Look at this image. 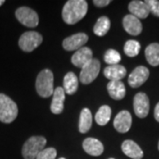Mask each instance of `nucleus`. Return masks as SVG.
<instances>
[{
  "mask_svg": "<svg viewBox=\"0 0 159 159\" xmlns=\"http://www.w3.org/2000/svg\"><path fill=\"white\" fill-rule=\"evenodd\" d=\"M88 3L85 0H69L63 7L62 17L68 25H74L85 17Z\"/></svg>",
  "mask_w": 159,
  "mask_h": 159,
  "instance_id": "1",
  "label": "nucleus"
},
{
  "mask_svg": "<svg viewBox=\"0 0 159 159\" xmlns=\"http://www.w3.org/2000/svg\"><path fill=\"white\" fill-rule=\"evenodd\" d=\"M35 89L41 97L47 98L53 95L54 76L50 69H44L40 72L35 81Z\"/></svg>",
  "mask_w": 159,
  "mask_h": 159,
  "instance_id": "2",
  "label": "nucleus"
},
{
  "mask_svg": "<svg viewBox=\"0 0 159 159\" xmlns=\"http://www.w3.org/2000/svg\"><path fill=\"white\" fill-rule=\"evenodd\" d=\"M18 112L16 102L5 94L0 93V121L10 124L17 118Z\"/></svg>",
  "mask_w": 159,
  "mask_h": 159,
  "instance_id": "3",
  "label": "nucleus"
},
{
  "mask_svg": "<svg viewBox=\"0 0 159 159\" xmlns=\"http://www.w3.org/2000/svg\"><path fill=\"white\" fill-rule=\"evenodd\" d=\"M47 140L43 136H32L24 143L22 157L24 159H35L38 154L45 148Z\"/></svg>",
  "mask_w": 159,
  "mask_h": 159,
  "instance_id": "4",
  "label": "nucleus"
},
{
  "mask_svg": "<svg viewBox=\"0 0 159 159\" xmlns=\"http://www.w3.org/2000/svg\"><path fill=\"white\" fill-rule=\"evenodd\" d=\"M43 43V36L35 31H28L21 34L19 40L20 48L25 52H31Z\"/></svg>",
  "mask_w": 159,
  "mask_h": 159,
  "instance_id": "5",
  "label": "nucleus"
},
{
  "mask_svg": "<svg viewBox=\"0 0 159 159\" xmlns=\"http://www.w3.org/2000/svg\"><path fill=\"white\" fill-rule=\"evenodd\" d=\"M15 16L23 26L35 28L39 24V17L35 11L27 6H21L15 11Z\"/></svg>",
  "mask_w": 159,
  "mask_h": 159,
  "instance_id": "6",
  "label": "nucleus"
},
{
  "mask_svg": "<svg viewBox=\"0 0 159 159\" xmlns=\"http://www.w3.org/2000/svg\"><path fill=\"white\" fill-rule=\"evenodd\" d=\"M100 67V61L97 58H93L90 62L81 68L80 74V80L81 81V83L87 85L93 82L99 74Z\"/></svg>",
  "mask_w": 159,
  "mask_h": 159,
  "instance_id": "7",
  "label": "nucleus"
},
{
  "mask_svg": "<svg viewBox=\"0 0 159 159\" xmlns=\"http://www.w3.org/2000/svg\"><path fill=\"white\" fill-rule=\"evenodd\" d=\"M134 111L138 118H146L149 111V99L145 93H137L134 98Z\"/></svg>",
  "mask_w": 159,
  "mask_h": 159,
  "instance_id": "8",
  "label": "nucleus"
},
{
  "mask_svg": "<svg viewBox=\"0 0 159 159\" xmlns=\"http://www.w3.org/2000/svg\"><path fill=\"white\" fill-rule=\"evenodd\" d=\"M88 40H89V36L85 33L74 34L64 39L63 48L66 51H78L83 47V45L88 42Z\"/></svg>",
  "mask_w": 159,
  "mask_h": 159,
  "instance_id": "9",
  "label": "nucleus"
},
{
  "mask_svg": "<svg viewBox=\"0 0 159 159\" xmlns=\"http://www.w3.org/2000/svg\"><path fill=\"white\" fill-rule=\"evenodd\" d=\"M149 77V70L147 67L140 66L134 68L128 77V84L132 88L142 86Z\"/></svg>",
  "mask_w": 159,
  "mask_h": 159,
  "instance_id": "10",
  "label": "nucleus"
},
{
  "mask_svg": "<svg viewBox=\"0 0 159 159\" xmlns=\"http://www.w3.org/2000/svg\"><path fill=\"white\" fill-rule=\"evenodd\" d=\"M114 128L119 133H127L132 125V116L127 111H121L117 114L113 121Z\"/></svg>",
  "mask_w": 159,
  "mask_h": 159,
  "instance_id": "11",
  "label": "nucleus"
},
{
  "mask_svg": "<svg viewBox=\"0 0 159 159\" xmlns=\"http://www.w3.org/2000/svg\"><path fill=\"white\" fill-rule=\"evenodd\" d=\"M93 59V52L88 47H82L76 51L72 57V63L76 67H84Z\"/></svg>",
  "mask_w": 159,
  "mask_h": 159,
  "instance_id": "12",
  "label": "nucleus"
},
{
  "mask_svg": "<svg viewBox=\"0 0 159 159\" xmlns=\"http://www.w3.org/2000/svg\"><path fill=\"white\" fill-rule=\"evenodd\" d=\"M123 27L125 31L131 35H139L142 31V22L138 18L132 14L125 15L123 19Z\"/></svg>",
  "mask_w": 159,
  "mask_h": 159,
  "instance_id": "13",
  "label": "nucleus"
},
{
  "mask_svg": "<svg viewBox=\"0 0 159 159\" xmlns=\"http://www.w3.org/2000/svg\"><path fill=\"white\" fill-rule=\"evenodd\" d=\"M82 147L86 153L93 157H98L102 155L104 150L102 142L96 138H92V137H89L84 140L82 143Z\"/></svg>",
  "mask_w": 159,
  "mask_h": 159,
  "instance_id": "14",
  "label": "nucleus"
},
{
  "mask_svg": "<svg viewBox=\"0 0 159 159\" xmlns=\"http://www.w3.org/2000/svg\"><path fill=\"white\" fill-rule=\"evenodd\" d=\"M128 10L132 15L138 18L139 20L147 18L150 13L148 6L145 3V1H140V0H134L130 2L128 5Z\"/></svg>",
  "mask_w": 159,
  "mask_h": 159,
  "instance_id": "15",
  "label": "nucleus"
},
{
  "mask_svg": "<svg viewBox=\"0 0 159 159\" xmlns=\"http://www.w3.org/2000/svg\"><path fill=\"white\" fill-rule=\"evenodd\" d=\"M53 98L51 104V111L52 113L60 114L64 110V102L66 98V93L63 88L57 87L54 89Z\"/></svg>",
  "mask_w": 159,
  "mask_h": 159,
  "instance_id": "16",
  "label": "nucleus"
},
{
  "mask_svg": "<svg viewBox=\"0 0 159 159\" xmlns=\"http://www.w3.org/2000/svg\"><path fill=\"white\" fill-rule=\"evenodd\" d=\"M122 151L128 157L132 159H142L143 157V151L140 146L132 140H125L121 145Z\"/></svg>",
  "mask_w": 159,
  "mask_h": 159,
  "instance_id": "17",
  "label": "nucleus"
},
{
  "mask_svg": "<svg viewBox=\"0 0 159 159\" xmlns=\"http://www.w3.org/2000/svg\"><path fill=\"white\" fill-rule=\"evenodd\" d=\"M110 97L114 100H121L125 96V87L121 80H111L107 84Z\"/></svg>",
  "mask_w": 159,
  "mask_h": 159,
  "instance_id": "18",
  "label": "nucleus"
},
{
  "mask_svg": "<svg viewBox=\"0 0 159 159\" xmlns=\"http://www.w3.org/2000/svg\"><path fill=\"white\" fill-rule=\"evenodd\" d=\"M103 74L110 80H121L125 76L126 70L121 65L108 66L104 69Z\"/></svg>",
  "mask_w": 159,
  "mask_h": 159,
  "instance_id": "19",
  "label": "nucleus"
},
{
  "mask_svg": "<svg viewBox=\"0 0 159 159\" xmlns=\"http://www.w3.org/2000/svg\"><path fill=\"white\" fill-rule=\"evenodd\" d=\"M63 85H64V91L67 95H74V93L78 89L79 81L78 78L73 72H69L65 75L64 80H63Z\"/></svg>",
  "mask_w": 159,
  "mask_h": 159,
  "instance_id": "20",
  "label": "nucleus"
},
{
  "mask_svg": "<svg viewBox=\"0 0 159 159\" xmlns=\"http://www.w3.org/2000/svg\"><path fill=\"white\" fill-rule=\"evenodd\" d=\"M145 57L150 66H159V43H154L147 46L145 49Z\"/></svg>",
  "mask_w": 159,
  "mask_h": 159,
  "instance_id": "21",
  "label": "nucleus"
},
{
  "mask_svg": "<svg viewBox=\"0 0 159 159\" xmlns=\"http://www.w3.org/2000/svg\"><path fill=\"white\" fill-rule=\"evenodd\" d=\"M92 125V114L89 109L84 108L80 116L79 121V131L81 134H86L89 132Z\"/></svg>",
  "mask_w": 159,
  "mask_h": 159,
  "instance_id": "22",
  "label": "nucleus"
},
{
  "mask_svg": "<svg viewBox=\"0 0 159 159\" xmlns=\"http://www.w3.org/2000/svg\"><path fill=\"white\" fill-rule=\"evenodd\" d=\"M111 28V20L106 16H102L97 20L94 26V33L97 36H103L108 33Z\"/></svg>",
  "mask_w": 159,
  "mask_h": 159,
  "instance_id": "23",
  "label": "nucleus"
},
{
  "mask_svg": "<svg viewBox=\"0 0 159 159\" xmlns=\"http://www.w3.org/2000/svg\"><path fill=\"white\" fill-rule=\"evenodd\" d=\"M111 109L108 105H102L97 111L96 114V122L99 125H105L111 119Z\"/></svg>",
  "mask_w": 159,
  "mask_h": 159,
  "instance_id": "24",
  "label": "nucleus"
},
{
  "mask_svg": "<svg viewBox=\"0 0 159 159\" xmlns=\"http://www.w3.org/2000/svg\"><path fill=\"white\" fill-rule=\"evenodd\" d=\"M141 50V44L139 42L135 40H129L125 43L124 46V52L128 57H135L139 54Z\"/></svg>",
  "mask_w": 159,
  "mask_h": 159,
  "instance_id": "25",
  "label": "nucleus"
},
{
  "mask_svg": "<svg viewBox=\"0 0 159 159\" xmlns=\"http://www.w3.org/2000/svg\"><path fill=\"white\" fill-rule=\"evenodd\" d=\"M103 59L109 66H114V65H119V63L121 60V56L117 51L113 49H110L105 52Z\"/></svg>",
  "mask_w": 159,
  "mask_h": 159,
  "instance_id": "26",
  "label": "nucleus"
},
{
  "mask_svg": "<svg viewBox=\"0 0 159 159\" xmlns=\"http://www.w3.org/2000/svg\"><path fill=\"white\" fill-rule=\"evenodd\" d=\"M57 157V150L54 148H46L43 149L35 159H55Z\"/></svg>",
  "mask_w": 159,
  "mask_h": 159,
  "instance_id": "27",
  "label": "nucleus"
},
{
  "mask_svg": "<svg viewBox=\"0 0 159 159\" xmlns=\"http://www.w3.org/2000/svg\"><path fill=\"white\" fill-rule=\"evenodd\" d=\"M145 3L148 6L149 11L156 17H159V1L157 0H146Z\"/></svg>",
  "mask_w": 159,
  "mask_h": 159,
  "instance_id": "28",
  "label": "nucleus"
},
{
  "mask_svg": "<svg viewBox=\"0 0 159 159\" xmlns=\"http://www.w3.org/2000/svg\"><path fill=\"white\" fill-rule=\"evenodd\" d=\"M111 2V1H110V0H94L93 4L97 7H104V6H108Z\"/></svg>",
  "mask_w": 159,
  "mask_h": 159,
  "instance_id": "29",
  "label": "nucleus"
},
{
  "mask_svg": "<svg viewBox=\"0 0 159 159\" xmlns=\"http://www.w3.org/2000/svg\"><path fill=\"white\" fill-rule=\"evenodd\" d=\"M154 117L156 120L159 122V102H157V104L156 105L155 110H154Z\"/></svg>",
  "mask_w": 159,
  "mask_h": 159,
  "instance_id": "30",
  "label": "nucleus"
},
{
  "mask_svg": "<svg viewBox=\"0 0 159 159\" xmlns=\"http://www.w3.org/2000/svg\"><path fill=\"white\" fill-rule=\"evenodd\" d=\"M3 4H5V0H0V6H3Z\"/></svg>",
  "mask_w": 159,
  "mask_h": 159,
  "instance_id": "31",
  "label": "nucleus"
},
{
  "mask_svg": "<svg viewBox=\"0 0 159 159\" xmlns=\"http://www.w3.org/2000/svg\"><path fill=\"white\" fill-rule=\"evenodd\" d=\"M59 159H66V158H64V157H60V158Z\"/></svg>",
  "mask_w": 159,
  "mask_h": 159,
  "instance_id": "32",
  "label": "nucleus"
},
{
  "mask_svg": "<svg viewBox=\"0 0 159 159\" xmlns=\"http://www.w3.org/2000/svg\"><path fill=\"white\" fill-rule=\"evenodd\" d=\"M158 149H159V142H158Z\"/></svg>",
  "mask_w": 159,
  "mask_h": 159,
  "instance_id": "33",
  "label": "nucleus"
},
{
  "mask_svg": "<svg viewBox=\"0 0 159 159\" xmlns=\"http://www.w3.org/2000/svg\"><path fill=\"white\" fill-rule=\"evenodd\" d=\"M109 159H114V158H109Z\"/></svg>",
  "mask_w": 159,
  "mask_h": 159,
  "instance_id": "34",
  "label": "nucleus"
}]
</instances>
